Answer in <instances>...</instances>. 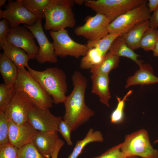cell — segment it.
<instances>
[{"label":"cell","mask_w":158,"mask_h":158,"mask_svg":"<svg viewBox=\"0 0 158 158\" xmlns=\"http://www.w3.org/2000/svg\"><path fill=\"white\" fill-rule=\"evenodd\" d=\"M72 80L73 87L67 96L63 103L65 113L63 120L68 124L72 132L88 121L95 114V111L87 107L85 102V93L87 80L81 73L76 71Z\"/></svg>","instance_id":"6da1fadb"},{"label":"cell","mask_w":158,"mask_h":158,"mask_svg":"<svg viewBox=\"0 0 158 158\" xmlns=\"http://www.w3.org/2000/svg\"><path fill=\"white\" fill-rule=\"evenodd\" d=\"M28 71L52 98L53 103H63L67 96L68 86L64 72L57 67L37 71L30 67Z\"/></svg>","instance_id":"7a4b0ae2"},{"label":"cell","mask_w":158,"mask_h":158,"mask_svg":"<svg viewBox=\"0 0 158 158\" xmlns=\"http://www.w3.org/2000/svg\"><path fill=\"white\" fill-rule=\"evenodd\" d=\"M74 4V0H51L44 11V29L57 31L73 28L76 23L72 9Z\"/></svg>","instance_id":"3957f363"},{"label":"cell","mask_w":158,"mask_h":158,"mask_svg":"<svg viewBox=\"0 0 158 158\" xmlns=\"http://www.w3.org/2000/svg\"><path fill=\"white\" fill-rule=\"evenodd\" d=\"M14 86L16 92L25 94L34 106L46 109L52 107L51 96L25 68H18V77Z\"/></svg>","instance_id":"277c9868"},{"label":"cell","mask_w":158,"mask_h":158,"mask_svg":"<svg viewBox=\"0 0 158 158\" xmlns=\"http://www.w3.org/2000/svg\"><path fill=\"white\" fill-rule=\"evenodd\" d=\"M121 149L127 157L158 158V150L151 145L147 132L144 129L126 135L121 143Z\"/></svg>","instance_id":"5b68a950"},{"label":"cell","mask_w":158,"mask_h":158,"mask_svg":"<svg viewBox=\"0 0 158 158\" xmlns=\"http://www.w3.org/2000/svg\"><path fill=\"white\" fill-rule=\"evenodd\" d=\"M146 0H85V5L112 22L118 16L147 1Z\"/></svg>","instance_id":"8992f818"},{"label":"cell","mask_w":158,"mask_h":158,"mask_svg":"<svg viewBox=\"0 0 158 158\" xmlns=\"http://www.w3.org/2000/svg\"><path fill=\"white\" fill-rule=\"evenodd\" d=\"M147 1L128 11L111 22L108 27L109 33L122 35L137 24L149 20L151 15L147 6Z\"/></svg>","instance_id":"52a82bcc"},{"label":"cell","mask_w":158,"mask_h":158,"mask_svg":"<svg viewBox=\"0 0 158 158\" xmlns=\"http://www.w3.org/2000/svg\"><path fill=\"white\" fill-rule=\"evenodd\" d=\"M50 35L56 55L61 57L71 56L76 58L85 56L89 49L86 45L78 43L69 36L66 29L57 31H50Z\"/></svg>","instance_id":"ba28073f"},{"label":"cell","mask_w":158,"mask_h":158,"mask_svg":"<svg viewBox=\"0 0 158 158\" xmlns=\"http://www.w3.org/2000/svg\"><path fill=\"white\" fill-rule=\"evenodd\" d=\"M111 22L105 16L96 13L95 16L87 18L83 25L76 27L74 32L77 35L83 37L88 41L100 39L109 33L108 27Z\"/></svg>","instance_id":"9c48e42d"},{"label":"cell","mask_w":158,"mask_h":158,"mask_svg":"<svg viewBox=\"0 0 158 158\" xmlns=\"http://www.w3.org/2000/svg\"><path fill=\"white\" fill-rule=\"evenodd\" d=\"M5 7V10H0V18L7 20L10 23L11 28L22 23L29 26L33 25L39 18L30 12L19 0H8V3Z\"/></svg>","instance_id":"30bf717a"},{"label":"cell","mask_w":158,"mask_h":158,"mask_svg":"<svg viewBox=\"0 0 158 158\" xmlns=\"http://www.w3.org/2000/svg\"><path fill=\"white\" fill-rule=\"evenodd\" d=\"M27 29L20 25L11 28L7 41L24 50L30 59H36L39 48L36 44L34 35Z\"/></svg>","instance_id":"8fae6325"},{"label":"cell","mask_w":158,"mask_h":158,"mask_svg":"<svg viewBox=\"0 0 158 158\" xmlns=\"http://www.w3.org/2000/svg\"><path fill=\"white\" fill-rule=\"evenodd\" d=\"M28 121L37 131L43 132L58 131L60 116L52 114L49 109L34 106L29 111Z\"/></svg>","instance_id":"7c38bea8"},{"label":"cell","mask_w":158,"mask_h":158,"mask_svg":"<svg viewBox=\"0 0 158 158\" xmlns=\"http://www.w3.org/2000/svg\"><path fill=\"white\" fill-rule=\"evenodd\" d=\"M42 18H39L34 25L29 26L24 25V26L30 31L36 39L39 45V49L36 59L40 63L46 62L55 63L57 61L52 43H51L45 35L42 24Z\"/></svg>","instance_id":"4fadbf2b"},{"label":"cell","mask_w":158,"mask_h":158,"mask_svg":"<svg viewBox=\"0 0 158 158\" xmlns=\"http://www.w3.org/2000/svg\"><path fill=\"white\" fill-rule=\"evenodd\" d=\"M34 106L30 99L24 94L16 92L4 112L8 119L19 124L27 122L28 115Z\"/></svg>","instance_id":"5bb4252c"},{"label":"cell","mask_w":158,"mask_h":158,"mask_svg":"<svg viewBox=\"0 0 158 158\" xmlns=\"http://www.w3.org/2000/svg\"><path fill=\"white\" fill-rule=\"evenodd\" d=\"M8 119L9 142L19 149L32 142L37 130L28 121L19 124Z\"/></svg>","instance_id":"9a60e30c"},{"label":"cell","mask_w":158,"mask_h":158,"mask_svg":"<svg viewBox=\"0 0 158 158\" xmlns=\"http://www.w3.org/2000/svg\"><path fill=\"white\" fill-rule=\"evenodd\" d=\"M59 138L58 131L43 132L37 131L32 142L45 158H50Z\"/></svg>","instance_id":"2e32d148"},{"label":"cell","mask_w":158,"mask_h":158,"mask_svg":"<svg viewBox=\"0 0 158 158\" xmlns=\"http://www.w3.org/2000/svg\"><path fill=\"white\" fill-rule=\"evenodd\" d=\"M132 76L126 80L125 87L137 85H148L158 83V78L153 74L152 67L149 64H142Z\"/></svg>","instance_id":"e0dca14e"},{"label":"cell","mask_w":158,"mask_h":158,"mask_svg":"<svg viewBox=\"0 0 158 158\" xmlns=\"http://www.w3.org/2000/svg\"><path fill=\"white\" fill-rule=\"evenodd\" d=\"M92 93L97 95L100 102L108 107H109V100L111 98L109 84V75L92 74Z\"/></svg>","instance_id":"ac0fdd59"},{"label":"cell","mask_w":158,"mask_h":158,"mask_svg":"<svg viewBox=\"0 0 158 158\" xmlns=\"http://www.w3.org/2000/svg\"><path fill=\"white\" fill-rule=\"evenodd\" d=\"M3 54L11 60L18 68H27L30 59L25 51L21 48L6 41L0 44Z\"/></svg>","instance_id":"d6986e66"},{"label":"cell","mask_w":158,"mask_h":158,"mask_svg":"<svg viewBox=\"0 0 158 158\" xmlns=\"http://www.w3.org/2000/svg\"><path fill=\"white\" fill-rule=\"evenodd\" d=\"M109 51L119 57L123 56L128 58L134 61L139 66L143 63V60L138 59L139 55L128 46L122 35L115 39Z\"/></svg>","instance_id":"ffe728a7"},{"label":"cell","mask_w":158,"mask_h":158,"mask_svg":"<svg viewBox=\"0 0 158 158\" xmlns=\"http://www.w3.org/2000/svg\"><path fill=\"white\" fill-rule=\"evenodd\" d=\"M0 73L4 83L15 85L18 77V68L3 53L0 54Z\"/></svg>","instance_id":"44dd1931"},{"label":"cell","mask_w":158,"mask_h":158,"mask_svg":"<svg viewBox=\"0 0 158 158\" xmlns=\"http://www.w3.org/2000/svg\"><path fill=\"white\" fill-rule=\"evenodd\" d=\"M150 28L149 20H146L137 24L122 35L128 46L134 50L139 48L143 35Z\"/></svg>","instance_id":"7402d4cb"},{"label":"cell","mask_w":158,"mask_h":158,"mask_svg":"<svg viewBox=\"0 0 158 158\" xmlns=\"http://www.w3.org/2000/svg\"><path fill=\"white\" fill-rule=\"evenodd\" d=\"M104 140L101 131L90 128L83 139L77 141L73 151L67 158H77L88 144L93 142H102Z\"/></svg>","instance_id":"603a6c76"},{"label":"cell","mask_w":158,"mask_h":158,"mask_svg":"<svg viewBox=\"0 0 158 158\" xmlns=\"http://www.w3.org/2000/svg\"><path fill=\"white\" fill-rule=\"evenodd\" d=\"M119 61L120 57L109 51L99 64L90 69V73L92 74L109 75L111 70L118 67Z\"/></svg>","instance_id":"cb8c5ba5"},{"label":"cell","mask_w":158,"mask_h":158,"mask_svg":"<svg viewBox=\"0 0 158 158\" xmlns=\"http://www.w3.org/2000/svg\"><path fill=\"white\" fill-rule=\"evenodd\" d=\"M121 35L117 33H109L103 38L98 40L88 41L86 44L88 49L95 48L104 56L109 51L111 46L115 39Z\"/></svg>","instance_id":"d4e9b609"},{"label":"cell","mask_w":158,"mask_h":158,"mask_svg":"<svg viewBox=\"0 0 158 158\" xmlns=\"http://www.w3.org/2000/svg\"><path fill=\"white\" fill-rule=\"evenodd\" d=\"M30 12L39 18H45L44 11L51 0H19Z\"/></svg>","instance_id":"484cf974"},{"label":"cell","mask_w":158,"mask_h":158,"mask_svg":"<svg viewBox=\"0 0 158 158\" xmlns=\"http://www.w3.org/2000/svg\"><path fill=\"white\" fill-rule=\"evenodd\" d=\"M104 56L97 49H90L81 59L80 67L83 69H90L99 64Z\"/></svg>","instance_id":"4316f807"},{"label":"cell","mask_w":158,"mask_h":158,"mask_svg":"<svg viewBox=\"0 0 158 158\" xmlns=\"http://www.w3.org/2000/svg\"><path fill=\"white\" fill-rule=\"evenodd\" d=\"M158 40V30L150 28L144 33L140 40L139 48L145 51H153Z\"/></svg>","instance_id":"83f0119b"},{"label":"cell","mask_w":158,"mask_h":158,"mask_svg":"<svg viewBox=\"0 0 158 158\" xmlns=\"http://www.w3.org/2000/svg\"><path fill=\"white\" fill-rule=\"evenodd\" d=\"M16 92L14 85L4 83L0 85V111H4L14 98Z\"/></svg>","instance_id":"f1b7e54d"},{"label":"cell","mask_w":158,"mask_h":158,"mask_svg":"<svg viewBox=\"0 0 158 158\" xmlns=\"http://www.w3.org/2000/svg\"><path fill=\"white\" fill-rule=\"evenodd\" d=\"M132 92L130 90L124 96L122 99L118 96L116 97L118 103L116 108L112 111L110 116L111 122L113 124H118L122 123L124 119V109L125 101L127 97Z\"/></svg>","instance_id":"f546056e"},{"label":"cell","mask_w":158,"mask_h":158,"mask_svg":"<svg viewBox=\"0 0 158 158\" xmlns=\"http://www.w3.org/2000/svg\"><path fill=\"white\" fill-rule=\"evenodd\" d=\"M18 158H45L32 142L18 149Z\"/></svg>","instance_id":"4dcf8cb0"},{"label":"cell","mask_w":158,"mask_h":158,"mask_svg":"<svg viewBox=\"0 0 158 158\" xmlns=\"http://www.w3.org/2000/svg\"><path fill=\"white\" fill-rule=\"evenodd\" d=\"M9 125L4 111H0V145L9 142Z\"/></svg>","instance_id":"1f68e13d"},{"label":"cell","mask_w":158,"mask_h":158,"mask_svg":"<svg viewBox=\"0 0 158 158\" xmlns=\"http://www.w3.org/2000/svg\"><path fill=\"white\" fill-rule=\"evenodd\" d=\"M18 150L9 142L0 145V158H18Z\"/></svg>","instance_id":"d6a6232c"},{"label":"cell","mask_w":158,"mask_h":158,"mask_svg":"<svg viewBox=\"0 0 158 158\" xmlns=\"http://www.w3.org/2000/svg\"><path fill=\"white\" fill-rule=\"evenodd\" d=\"M127 157L122 151L121 144L107 150L101 154L91 158H127Z\"/></svg>","instance_id":"836d02e7"},{"label":"cell","mask_w":158,"mask_h":158,"mask_svg":"<svg viewBox=\"0 0 158 158\" xmlns=\"http://www.w3.org/2000/svg\"><path fill=\"white\" fill-rule=\"evenodd\" d=\"M58 131L61 133L68 145H73V142L71 139V131L70 128L67 123L62 119L58 126Z\"/></svg>","instance_id":"e575fe53"},{"label":"cell","mask_w":158,"mask_h":158,"mask_svg":"<svg viewBox=\"0 0 158 158\" xmlns=\"http://www.w3.org/2000/svg\"><path fill=\"white\" fill-rule=\"evenodd\" d=\"M10 23L4 18L0 21V44L7 41V37L11 28Z\"/></svg>","instance_id":"d590c367"},{"label":"cell","mask_w":158,"mask_h":158,"mask_svg":"<svg viewBox=\"0 0 158 158\" xmlns=\"http://www.w3.org/2000/svg\"><path fill=\"white\" fill-rule=\"evenodd\" d=\"M149 20L150 28L157 29L158 28V7L151 15Z\"/></svg>","instance_id":"8d00e7d4"},{"label":"cell","mask_w":158,"mask_h":158,"mask_svg":"<svg viewBox=\"0 0 158 158\" xmlns=\"http://www.w3.org/2000/svg\"><path fill=\"white\" fill-rule=\"evenodd\" d=\"M65 144V142L59 138L57 140L55 149L51 155V158H58L59 152Z\"/></svg>","instance_id":"74e56055"},{"label":"cell","mask_w":158,"mask_h":158,"mask_svg":"<svg viewBox=\"0 0 158 158\" xmlns=\"http://www.w3.org/2000/svg\"><path fill=\"white\" fill-rule=\"evenodd\" d=\"M147 6L149 12H154L158 7V0H149L147 1Z\"/></svg>","instance_id":"f35d334b"},{"label":"cell","mask_w":158,"mask_h":158,"mask_svg":"<svg viewBox=\"0 0 158 158\" xmlns=\"http://www.w3.org/2000/svg\"><path fill=\"white\" fill-rule=\"evenodd\" d=\"M153 51L154 56L156 57H158V40L156 44Z\"/></svg>","instance_id":"ab89813d"},{"label":"cell","mask_w":158,"mask_h":158,"mask_svg":"<svg viewBox=\"0 0 158 158\" xmlns=\"http://www.w3.org/2000/svg\"><path fill=\"white\" fill-rule=\"evenodd\" d=\"M85 0H74L75 4H76L79 5H81L83 3H84Z\"/></svg>","instance_id":"60d3db41"},{"label":"cell","mask_w":158,"mask_h":158,"mask_svg":"<svg viewBox=\"0 0 158 158\" xmlns=\"http://www.w3.org/2000/svg\"><path fill=\"white\" fill-rule=\"evenodd\" d=\"M6 0H0V8L1 9L2 6L4 5Z\"/></svg>","instance_id":"b9f144b4"},{"label":"cell","mask_w":158,"mask_h":158,"mask_svg":"<svg viewBox=\"0 0 158 158\" xmlns=\"http://www.w3.org/2000/svg\"><path fill=\"white\" fill-rule=\"evenodd\" d=\"M127 158H141L138 157H135V156H131V157H127Z\"/></svg>","instance_id":"7bdbcfd3"},{"label":"cell","mask_w":158,"mask_h":158,"mask_svg":"<svg viewBox=\"0 0 158 158\" xmlns=\"http://www.w3.org/2000/svg\"><path fill=\"white\" fill-rule=\"evenodd\" d=\"M157 142H158V139L155 140L154 142V143H157Z\"/></svg>","instance_id":"ee69618b"}]
</instances>
